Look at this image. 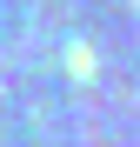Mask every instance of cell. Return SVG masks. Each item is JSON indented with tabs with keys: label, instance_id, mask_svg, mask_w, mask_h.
<instances>
[{
	"label": "cell",
	"instance_id": "cell-1",
	"mask_svg": "<svg viewBox=\"0 0 140 147\" xmlns=\"http://www.w3.org/2000/svg\"><path fill=\"white\" fill-rule=\"evenodd\" d=\"M67 74H93V54H87V47H67Z\"/></svg>",
	"mask_w": 140,
	"mask_h": 147
}]
</instances>
